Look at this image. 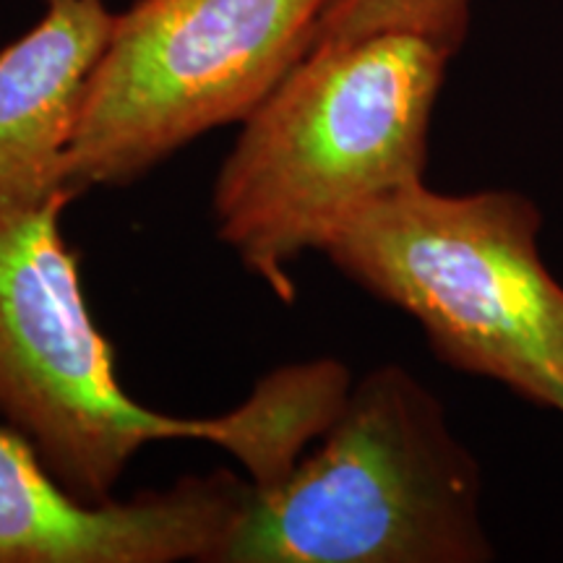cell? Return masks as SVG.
<instances>
[{
  "label": "cell",
  "instance_id": "cell-1",
  "mask_svg": "<svg viewBox=\"0 0 563 563\" xmlns=\"http://www.w3.org/2000/svg\"><path fill=\"white\" fill-rule=\"evenodd\" d=\"M74 199L0 209V422L91 506L115 498L146 443L173 439L214 443L243 464L256 493L277 488L342 410L347 365L332 357L285 365L220 418H175L131 399L63 238L60 217Z\"/></svg>",
  "mask_w": 563,
  "mask_h": 563
},
{
  "label": "cell",
  "instance_id": "cell-2",
  "mask_svg": "<svg viewBox=\"0 0 563 563\" xmlns=\"http://www.w3.org/2000/svg\"><path fill=\"white\" fill-rule=\"evenodd\" d=\"M454 47L373 32L308 51L243 121L214 183L217 235L279 300L290 266L352 214L422 180Z\"/></svg>",
  "mask_w": 563,
  "mask_h": 563
},
{
  "label": "cell",
  "instance_id": "cell-3",
  "mask_svg": "<svg viewBox=\"0 0 563 563\" xmlns=\"http://www.w3.org/2000/svg\"><path fill=\"white\" fill-rule=\"evenodd\" d=\"M481 464L441 399L397 363L365 373L269 493H256L217 563H483Z\"/></svg>",
  "mask_w": 563,
  "mask_h": 563
},
{
  "label": "cell",
  "instance_id": "cell-4",
  "mask_svg": "<svg viewBox=\"0 0 563 563\" xmlns=\"http://www.w3.org/2000/svg\"><path fill=\"white\" fill-rule=\"evenodd\" d=\"M540 209L517 191L410 183L352 214L321 253L420 323L443 363L527 402L563 405V285L540 253Z\"/></svg>",
  "mask_w": 563,
  "mask_h": 563
},
{
  "label": "cell",
  "instance_id": "cell-5",
  "mask_svg": "<svg viewBox=\"0 0 563 563\" xmlns=\"http://www.w3.org/2000/svg\"><path fill=\"white\" fill-rule=\"evenodd\" d=\"M334 0H136L118 13L66 157L74 196L129 186L243 123L313 47Z\"/></svg>",
  "mask_w": 563,
  "mask_h": 563
},
{
  "label": "cell",
  "instance_id": "cell-6",
  "mask_svg": "<svg viewBox=\"0 0 563 563\" xmlns=\"http://www.w3.org/2000/svg\"><path fill=\"white\" fill-rule=\"evenodd\" d=\"M251 498V481L217 470L84 504L0 422V563H217Z\"/></svg>",
  "mask_w": 563,
  "mask_h": 563
},
{
  "label": "cell",
  "instance_id": "cell-7",
  "mask_svg": "<svg viewBox=\"0 0 563 563\" xmlns=\"http://www.w3.org/2000/svg\"><path fill=\"white\" fill-rule=\"evenodd\" d=\"M115 16L104 0H45L37 24L0 51V209L70 194L66 157Z\"/></svg>",
  "mask_w": 563,
  "mask_h": 563
},
{
  "label": "cell",
  "instance_id": "cell-8",
  "mask_svg": "<svg viewBox=\"0 0 563 563\" xmlns=\"http://www.w3.org/2000/svg\"><path fill=\"white\" fill-rule=\"evenodd\" d=\"M475 0H334L323 13L313 47L373 32H418L460 51Z\"/></svg>",
  "mask_w": 563,
  "mask_h": 563
},
{
  "label": "cell",
  "instance_id": "cell-9",
  "mask_svg": "<svg viewBox=\"0 0 563 563\" xmlns=\"http://www.w3.org/2000/svg\"><path fill=\"white\" fill-rule=\"evenodd\" d=\"M559 412H561V415H563V405H561V410H559Z\"/></svg>",
  "mask_w": 563,
  "mask_h": 563
}]
</instances>
